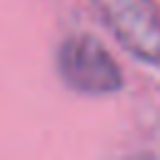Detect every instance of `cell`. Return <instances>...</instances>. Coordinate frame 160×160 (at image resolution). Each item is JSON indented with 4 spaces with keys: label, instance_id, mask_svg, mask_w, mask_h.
Masks as SVG:
<instances>
[{
    "label": "cell",
    "instance_id": "obj_1",
    "mask_svg": "<svg viewBox=\"0 0 160 160\" xmlns=\"http://www.w3.org/2000/svg\"><path fill=\"white\" fill-rule=\"evenodd\" d=\"M92 5L132 58L160 65V8L155 0H92Z\"/></svg>",
    "mask_w": 160,
    "mask_h": 160
},
{
    "label": "cell",
    "instance_id": "obj_2",
    "mask_svg": "<svg viewBox=\"0 0 160 160\" xmlns=\"http://www.w3.org/2000/svg\"><path fill=\"white\" fill-rule=\"evenodd\" d=\"M58 72L85 95H108L122 88V72L108 48L92 35H70L58 48Z\"/></svg>",
    "mask_w": 160,
    "mask_h": 160
}]
</instances>
